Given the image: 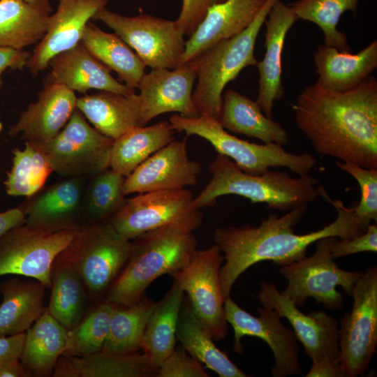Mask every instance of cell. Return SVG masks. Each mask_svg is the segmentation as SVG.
<instances>
[{
  "instance_id": "20",
  "label": "cell",
  "mask_w": 377,
  "mask_h": 377,
  "mask_svg": "<svg viewBox=\"0 0 377 377\" xmlns=\"http://www.w3.org/2000/svg\"><path fill=\"white\" fill-rule=\"evenodd\" d=\"M77 98L66 86L47 82L9 130L12 137L22 134L25 142L34 145L45 143L65 126L75 110Z\"/></svg>"
},
{
  "instance_id": "42",
  "label": "cell",
  "mask_w": 377,
  "mask_h": 377,
  "mask_svg": "<svg viewBox=\"0 0 377 377\" xmlns=\"http://www.w3.org/2000/svg\"><path fill=\"white\" fill-rule=\"evenodd\" d=\"M335 164L350 174L359 184L361 197L358 205L354 207V215L358 224L366 230L371 221H377V169L340 161Z\"/></svg>"
},
{
  "instance_id": "25",
  "label": "cell",
  "mask_w": 377,
  "mask_h": 377,
  "mask_svg": "<svg viewBox=\"0 0 377 377\" xmlns=\"http://www.w3.org/2000/svg\"><path fill=\"white\" fill-rule=\"evenodd\" d=\"M318 79L316 84L343 92L360 84L377 67V41L356 54L320 45L313 56Z\"/></svg>"
},
{
  "instance_id": "3",
  "label": "cell",
  "mask_w": 377,
  "mask_h": 377,
  "mask_svg": "<svg viewBox=\"0 0 377 377\" xmlns=\"http://www.w3.org/2000/svg\"><path fill=\"white\" fill-rule=\"evenodd\" d=\"M131 242L128 258L110 286L108 301L130 305L140 300L157 278L177 276L197 250L193 232L167 226L147 231Z\"/></svg>"
},
{
  "instance_id": "28",
  "label": "cell",
  "mask_w": 377,
  "mask_h": 377,
  "mask_svg": "<svg viewBox=\"0 0 377 377\" xmlns=\"http://www.w3.org/2000/svg\"><path fill=\"white\" fill-rule=\"evenodd\" d=\"M46 287L37 280L13 279L0 285V336L24 333L45 309Z\"/></svg>"
},
{
  "instance_id": "43",
  "label": "cell",
  "mask_w": 377,
  "mask_h": 377,
  "mask_svg": "<svg viewBox=\"0 0 377 377\" xmlns=\"http://www.w3.org/2000/svg\"><path fill=\"white\" fill-rule=\"evenodd\" d=\"M202 364L182 347L173 352L160 364L156 377H208Z\"/></svg>"
},
{
  "instance_id": "47",
  "label": "cell",
  "mask_w": 377,
  "mask_h": 377,
  "mask_svg": "<svg viewBox=\"0 0 377 377\" xmlns=\"http://www.w3.org/2000/svg\"><path fill=\"white\" fill-rule=\"evenodd\" d=\"M26 215L24 207L9 209L0 212V237L10 229L23 224Z\"/></svg>"
},
{
  "instance_id": "50",
  "label": "cell",
  "mask_w": 377,
  "mask_h": 377,
  "mask_svg": "<svg viewBox=\"0 0 377 377\" xmlns=\"http://www.w3.org/2000/svg\"><path fill=\"white\" fill-rule=\"evenodd\" d=\"M25 1L38 8L43 10L49 13L52 11V8L49 0H21Z\"/></svg>"
},
{
  "instance_id": "36",
  "label": "cell",
  "mask_w": 377,
  "mask_h": 377,
  "mask_svg": "<svg viewBox=\"0 0 377 377\" xmlns=\"http://www.w3.org/2000/svg\"><path fill=\"white\" fill-rule=\"evenodd\" d=\"M48 313L68 330L82 320L85 302L84 286L73 268L55 259L51 273Z\"/></svg>"
},
{
  "instance_id": "7",
  "label": "cell",
  "mask_w": 377,
  "mask_h": 377,
  "mask_svg": "<svg viewBox=\"0 0 377 377\" xmlns=\"http://www.w3.org/2000/svg\"><path fill=\"white\" fill-rule=\"evenodd\" d=\"M130 239L109 222L79 226L58 259L68 264L84 288L98 295L112 285L124 267L131 251Z\"/></svg>"
},
{
  "instance_id": "32",
  "label": "cell",
  "mask_w": 377,
  "mask_h": 377,
  "mask_svg": "<svg viewBox=\"0 0 377 377\" xmlns=\"http://www.w3.org/2000/svg\"><path fill=\"white\" fill-rule=\"evenodd\" d=\"M83 45L120 81L135 89L145 74L146 66L137 54L115 33H108L89 22L81 40Z\"/></svg>"
},
{
  "instance_id": "1",
  "label": "cell",
  "mask_w": 377,
  "mask_h": 377,
  "mask_svg": "<svg viewBox=\"0 0 377 377\" xmlns=\"http://www.w3.org/2000/svg\"><path fill=\"white\" fill-rule=\"evenodd\" d=\"M291 108L297 127L318 154L377 169L375 77L343 92L307 86Z\"/></svg>"
},
{
  "instance_id": "2",
  "label": "cell",
  "mask_w": 377,
  "mask_h": 377,
  "mask_svg": "<svg viewBox=\"0 0 377 377\" xmlns=\"http://www.w3.org/2000/svg\"><path fill=\"white\" fill-rule=\"evenodd\" d=\"M319 193L337 209V216L334 221L318 230L302 235L294 232V226L304 216L308 205L297 206L281 216L271 214L258 226L216 228L214 241L223 253L224 258L219 270L224 299L230 296L237 279L254 264L270 260L277 265H287L305 257L308 247L320 239L350 238L365 231L355 217L354 207H346L341 200H332L322 186Z\"/></svg>"
},
{
  "instance_id": "46",
  "label": "cell",
  "mask_w": 377,
  "mask_h": 377,
  "mask_svg": "<svg viewBox=\"0 0 377 377\" xmlns=\"http://www.w3.org/2000/svg\"><path fill=\"white\" fill-rule=\"evenodd\" d=\"M26 332L0 336V362L20 361Z\"/></svg>"
},
{
  "instance_id": "10",
  "label": "cell",
  "mask_w": 377,
  "mask_h": 377,
  "mask_svg": "<svg viewBox=\"0 0 377 377\" xmlns=\"http://www.w3.org/2000/svg\"><path fill=\"white\" fill-rule=\"evenodd\" d=\"M353 304L340 320L339 363L345 377L367 371L377 346V267H369L355 284Z\"/></svg>"
},
{
  "instance_id": "5",
  "label": "cell",
  "mask_w": 377,
  "mask_h": 377,
  "mask_svg": "<svg viewBox=\"0 0 377 377\" xmlns=\"http://www.w3.org/2000/svg\"><path fill=\"white\" fill-rule=\"evenodd\" d=\"M276 1L267 0L255 20L242 32L217 43L186 62L197 75L198 82L192 98L200 114L219 121L225 87L242 69L256 66L258 61L254 56L256 39Z\"/></svg>"
},
{
  "instance_id": "37",
  "label": "cell",
  "mask_w": 377,
  "mask_h": 377,
  "mask_svg": "<svg viewBox=\"0 0 377 377\" xmlns=\"http://www.w3.org/2000/svg\"><path fill=\"white\" fill-rule=\"evenodd\" d=\"M68 357L76 377H151L156 376L157 371L144 352L100 350L87 355Z\"/></svg>"
},
{
  "instance_id": "21",
  "label": "cell",
  "mask_w": 377,
  "mask_h": 377,
  "mask_svg": "<svg viewBox=\"0 0 377 377\" xmlns=\"http://www.w3.org/2000/svg\"><path fill=\"white\" fill-rule=\"evenodd\" d=\"M298 20L293 8L281 0H276L265 20V53L258 61L259 89L256 102L263 113L272 118L274 103L280 100L284 92L281 80V55L286 34Z\"/></svg>"
},
{
  "instance_id": "9",
  "label": "cell",
  "mask_w": 377,
  "mask_h": 377,
  "mask_svg": "<svg viewBox=\"0 0 377 377\" xmlns=\"http://www.w3.org/2000/svg\"><path fill=\"white\" fill-rule=\"evenodd\" d=\"M193 198L186 188L138 193L126 199L108 222L130 240L167 226L193 232L202 225L204 218L200 209L194 205Z\"/></svg>"
},
{
  "instance_id": "27",
  "label": "cell",
  "mask_w": 377,
  "mask_h": 377,
  "mask_svg": "<svg viewBox=\"0 0 377 377\" xmlns=\"http://www.w3.org/2000/svg\"><path fill=\"white\" fill-rule=\"evenodd\" d=\"M222 98L219 122L225 129L257 138L264 144L288 143L286 130L267 117L256 101L232 89H226Z\"/></svg>"
},
{
  "instance_id": "31",
  "label": "cell",
  "mask_w": 377,
  "mask_h": 377,
  "mask_svg": "<svg viewBox=\"0 0 377 377\" xmlns=\"http://www.w3.org/2000/svg\"><path fill=\"white\" fill-rule=\"evenodd\" d=\"M175 131L168 121L130 129L114 140L110 168L128 177L151 155L174 140Z\"/></svg>"
},
{
  "instance_id": "48",
  "label": "cell",
  "mask_w": 377,
  "mask_h": 377,
  "mask_svg": "<svg viewBox=\"0 0 377 377\" xmlns=\"http://www.w3.org/2000/svg\"><path fill=\"white\" fill-rule=\"evenodd\" d=\"M306 377H345L339 363L312 364Z\"/></svg>"
},
{
  "instance_id": "14",
  "label": "cell",
  "mask_w": 377,
  "mask_h": 377,
  "mask_svg": "<svg viewBox=\"0 0 377 377\" xmlns=\"http://www.w3.org/2000/svg\"><path fill=\"white\" fill-rule=\"evenodd\" d=\"M224 261L219 247L196 250L184 269L176 277L186 293L191 311L214 341L228 332L219 270Z\"/></svg>"
},
{
  "instance_id": "39",
  "label": "cell",
  "mask_w": 377,
  "mask_h": 377,
  "mask_svg": "<svg viewBox=\"0 0 377 377\" xmlns=\"http://www.w3.org/2000/svg\"><path fill=\"white\" fill-rule=\"evenodd\" d=\"M13 154L12 167L4 182L6 191L29 199L43 188L52 169L43 153L31 142H25L24 147L15 149Z\"/></svg>"
},
{
  "instance_id": "38",
  "label": "cell",
  "mask_w": 377,
  "mask_h": 377,
  "mask_svg": "<svg viewBox=\"0 0 377 377\" xmlns=\"http://www.w3.org/2000/svg\"><path fill=\"white\" fill-rule=\"evenodd\" d=\"M360 0H297L288 5L298 20L309 21L320 28L325 45L343 52H350L347 36L337 29L341 15L346 11L356 15Z\"/></svg>"
},
{
  "instance_id": "30",
  "label": "cell",
  "mask_w": 377,
  "mask_h": 377,
  "mask_svg": "<svg viewBox=\"0 0 377 377\" xmlns=\"http://www.w3.org/2000/svg\"><path fill=\"white\" fill-rule=\"evenodd\" d=\"M184 291L177 278L151 312L142 340V348L156 368L173 352L176 330Z\"/></svg>"
},
{
  "instance_id": "49",
  "label": "cell",
  "mask_w": 377,
  "mask_h": 377,
  "mask_svg": "<svg viewBox=\"0 0 377 377\" xmlns=\"http://www.w3.org/2000/svg\"><path fill=\"white\" fill-rule=\"evenodd\" d=\"M29 376L20 361L1 362L0 377Z\"/></svg>"
},
{
  "instance_id": "51",
  "label": "cell",
  "mask_w": 377,
  "mask_h": 377,
  "mask_svg": "<svg viewBox=\"0 0 377 377\" xmlns=\"http://www.w3.org/2000/svg\"><path fill=\"white\" fill-rule=\"evenodd\" d=\"M1 129H2V124H1V123L0 121V131H1Z\"/></svg>"
},
{
  "instance_id": "40",
  "label": "cell",
  "mask_w": 377,
  "mask_h": 377,
  "mask_svg": "<svg viewBox=\"0 0 377 377\" xmlns=\"http://www.w3.org/2000/svg\"><path fill=\"white\" fill-rule=\"evenodd\" d=\"M84 194L82 210L93 223L108 222L121 207L125 177L108 168L91 176Z\"/></svg>"
},
{
  "instance_id": "35",
  "label": "cell",
  "mask_w": 377,
  "mask_h": 377,
  "mask_svg": "<svg viewBox=\"0 0 377 377\" xmlns=\"http://www.w3.org/2000/svg\"><path fill=\"white\" fill-rule=\"evenodd\" d=\"M156 304L145 295L130 305L114 304L101 350L128 353L140 350L147 323Z\"/></svg>"
},
{
  "instance_id": "22",
  "label": "cell",
  "mask_w": 377,
  "mask_h": 377,
  "mask_svg": "<svg viewBox=\"0 0 377 377\" xmlns=\"http://www.w3.org/2000/svg\"><path fill=\"white\" fill-rule=\"evenodd\" d=\"M266 1L226 0L211 6L195 31L186 41L181 65L217 43L242 32L255 20Z\"/></svg>"
},
{
  "instance_id": "4",
  "label": "cell",
  "mask_w": 377,
  "mask_h": 377,
  "mask_svg": "<svg viewBox=\"0 0 377 377\" xmlns=\"http://www.w3.org/2000/svg\"><path fill=\"white\" fill-rule=\"evenodd\" d=\"M209 171L212 179L193 198L198 209L213 206L221 195H237L252 204L265 203L267 208L283 212L314 202L320 196L318 179L310 174L292 177L288 172L269 170L261 175H250L219 154L209 164Z\"/></svg>"
},
{
  "instance_id": "29",
  "label": "cell",
  "mask_w": 377,
  "mask_h": 377,
  "mask_svg": "<svg viewBox=\"0 0 377 377\" xmlns=\"http://www.w3.org/2000/svg\"><path fill=\"white\" fill-rule=\"evenodd\" d=\"M68 330L45 309L26 332L20 362L29 376H47L66 348Z\"/></svg>"
},
{
  "instance_id": "24",
  "label": "cell",
  "mask_w": 377,
  "mask_h": 377,
  "mask_svg": "<svg viewBox=\"0 0 377 377\" xmlns=\"http://www.w3.org/2000/svg\"><path fill=\"white\" fill-rule=\"evenodd\" d=\"M82 177H68L30 198L24 205V223L52 230L77 226L84 194Z\"/></svg>"
},
{
  "instance_id": "16",
  "label": "cell",
  "mask_w": 377,
  "mask_h": 377,
  "mask_svg": "<svg viewBox=\"0 0 377 377\" xmlns=\"http://www.w3.org/2000/svg\"><path fill=\"white\" fill-rule=\"evenodd\" d=\"M258 298L263 306L276 310L293 327L297 340L312 364L339 363L337 319L325 311L305 314L289 298L280 293L273 282H262ZM340 364V363H339Z\"/></svg>"
},
{
  "instance_id": "8",
  "label": "cell",
  "mask_w": 377,
  "mask_h": 377,
  "mask_svg": "<svg viewBox=\"0 0 377 377\" xmlns=\"http://www.w3.org/2000/svg\"><path fill=\"white\" fill-rule=\"evenodd\" d=\"M335 238L320 239L312 256L280 266L279 273L288 281L281 293L297 306L304 305L308 298L313 297L328 310L342 309L344 299L337 290V286L352 296L362 272L346 271L337 266L331 254Z\"/></svg>"
},
{
  "instance_id": "45",
  "label": "cell",
  "mask_w": 377,
  "mask_h": 377,
  "mask_svg": "<svg viewBox=\"0 0 377 377\" xmlns=\"http://www.w3.org/2000/svg\"><path fill=\"white\" fill-rule=\"evenodd\" d=\"M31 54L23 50L0 47V89L3 85V73L8 68L22 70L26 67Z\"/></svg>"
},
{
  "instance_id": "18",
  "label": "cell",
  "mask_w": 377,
  "mask_h": 377,
  "mask_svg": "<svg viewBox=\"0 0 377 377\" xmlns=\"http://www.w3.org/2000/svg\"><path fill=\"white\" fill-rule=\"evenodd\" d=\"M201 164L188 158L185 141L172 140L154 153L125 178V195L185 188L197 184Z\"/></svg>"
},
{
  "instance_id": "6",
  "label": "cell",
  "mask_w": 377,
  "mask_h": 377,
  "mask_svg": "<svg viewBox=\"0 0 377 377\" xmlns=\"http://www.w3.org/2000/svg\"><path fill=\"white\" fill-rule=\"evenodd\" d=\"M169 121L175 131L207 140L217 154L228 157L238 168L250 175H261L269 168L283 167L298 176H304L318 163L311 153L295 154L276 143L258 145L239 139L226 131L219 121L206 114L193 118L173 114Z\"/></svg>"
},
{
  "instance_id": "41",
  "label": "cell",
  "mask_w": 377,
  "mask_h": 377,
  "mask_svg": "<svg viewBox=\"0 0 377 377\" xmlns=\"http://www.w3.org/2000/svg\"><path fill=\"white\" fill-rule=\"evenodd\" d=\"M114 306V304L108 301L101 304L68 330L63 355L84 356L101 350L109 332Z\"/></svg>"
},
{
  "instance_id": "11",
  "label": "cell",
  "mask_w": 377,
  "mask_h": 377,
  "mask_svg": "<svg viewBox=\"0 0 377 377\" xmlns=\"http://www.w3.org/2000/svg\"><path fill=\"white\" fill-rule=\"evenodd\" d=\"M78 227L52 230L24 223L10 229L0 237V276H24L51 288L53 263Z\"/></svg>"
},
{
  "instance_id": "13",
  "label": "cell",
  "mask_w": 377,
  "mask_h": 377,
  "mask_svg": "<svg viewBox=\"0 0 377 377\" xmlns=\"http://www.w3.org/2000/svg\"><path fill=\"white\" fill-rule=\"evenodd\" d=\"M93 20L112 29L146 66L170 69L180 66L186 41L175 21L147 14L128 17L106 8Z\"/></svg>"
},
{
  "instance_id": "34",
  "label": "cell",
  "mask_w": 377,
  "mask_h": 377,
  "mask_svg": "<svg viewBox=\"0 0 377 377\" xmlns=\"http://www.w3.org/2000/svg\"><path fill=\"white\" fill-rule=\"evenodd\" d=\"M49 15L21 0H0V47L23 50L40 42Z\"/></svg>"
},
{
  "instance_id": "23",
  "label": "cell",
  "mask_w": 377,
  "mask_h": 377,
  "mask_svg": "<svg viewBox=\"0 0 377 377\" xmlns=\"http://www.w3.org/2000/svg\"><path fill=\"white\" fill-rule=\"evenodd\" d=\"M48 67L50 72L47 82L63 84L74 92L85 94L98 89L124 95L135 94V89L113 77L110 70L81 42L52 58Z\"/></svg>"
},
{
  "instance_id": "17",
  "label": "cell",
  "mask_w": 377,
  "mask_h": 377,
  "mask_svg": "<svg viewBox=\"0 0 377 377\" xmlns=\"http://www.w3.org/2000/svg\"><path fill=\"white\" fill-rule=\"evenodd\" d=\"M108 0H58L49 15L46 32L31 52L26 67L33 76L48 68L57 54L81 42L90 20L106 8Z\"/></svg>"
},
{
  "instance_id": "44",
  "label": "cell",
  "mask_w": 377,
  "mask_h": 377,
  "mask_svg": "<svg viewBox=\"0 0 377 377\" xmlns=\"http://www.w3.org/2000/svg\"><path fill=\"white\" fill-rule=\"evenodd\" d=\"M362 252H377L376 222L370 223L361 235L345 239L336 237L331 246L334 259Z\"/></svg>"
},
{
  "instance_id": "33",
  "label": "cell",
  "mask_w": 377,
  "mask_h": 377,
  "mask_svg": "<svg viewBox=\"0 0 377 377\" xmlns=\"http://www.w3.org/2000/svg\"><path fill=\"white\" fill-rule=\"evenodd\" d=\"M176 339L192 357L220 377L250 376L216 347L213 339L194 317L188 300H184L180 310Z\"/></svg>"
},
{
  "instance_id": "19",
  "label": "cell",
  "mask_w": 377,
  "mask_h": 377,
  "mask_svg": "<svg viewBox=\"0 0 377 377\" xmlns=\"http://www.w3.org/2000/svg\"><path fill=\"white\" fill-rule=\"evenodd\" d=\"M196 79L195 71L187 63L175 69L151 68L145 74L137 87L140 90L142 125L170 112H179L188 118L198 117L192 98Z\"/></svg>"
},
{
  "instance_id": "52",
  "label": "cell",
  "mask_w": 377,
  "mask_h": 377,
  "mask_svg": "<svg viewBox=\"0 0 377 377\" xmlns=\"http://www.w3.org/2000/svg\"><path fill=\"white\" fill-rule=\"evenodd\" d=\"M0 367H1V362H0Z\"/></svg>"
},
{
  "instance_id": "12",
  "label": "cell",
  "mask_w": 377,
  "mask_h": 377,
  "mask_svg": "<svg viewBox=\"0 0 377 377\" xmlns=\"http://www.w3.org/2000/svg\"><path fill=\"white\" fill-rule=\"evenodd\" d=\"M113 142L91 126L76 108L54 138L35 145L45 156L53 172L66 177H80L110 168Z\"/></svg>"
},
{
  "instance_id": "15",
  "label": "cell",
  "mask_w": 377,
  "mask_h": 377,
  "mask_svg": "<svg viewBox=\"0 0 377 377\" xmlns=\"http://www.w3.org/2000/svg\"><path fill=\"white\" fill-rule=\"evenodd\" d=\"M224 309L227 323L234 330L232 348L235 353L244 351L243 337H258L267 343L274 354L273 377L302 374L298 340L294 332L282 323L276 310L263 306L258 309L260 316L256 317L238 306L230 296L225 299Z\"/></svg>"
},
{
  "instance_id": "26",
  "label": "cell",
  "mask_w": 377,
  "mask_h": 377,
  "mask_svg": "<svg viewBox=\"0 0 377 377\" xmlns=\"http://www.w3.org/2000/svg\"><path fill=\"white\" fill-rule=\"evenodd\" d=\"M76 108L93 126L115 140L137 126H144L139 95L100 91L77 99Z\"/></svg>"
}]
</instances>
